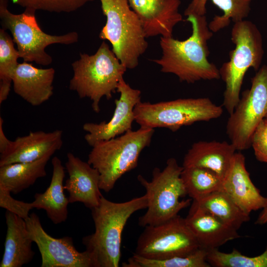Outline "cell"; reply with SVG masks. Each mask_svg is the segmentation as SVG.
I'll list each match as a JSON object with an SVG mask.
<instances>
[{
  "label": "cell",
  "instance_id": "1",
  "mask_svg": "<svg viewBox=\"0 0 267 267\" xmlns=\"http://www.w3.org/2000/svg\"><path fill=\"white\" fill-rule=\"evenodd\" d=\"M186 20L191 24V35L182 41L173 36L161 37L162 55L153 61L161 67V72L174 74L181 82L193 84L220 79L219 69L208 59V41L214 33L209 29L206 15H190Z\"/></svg>",
  "mask_w": 267,
  "mask_h": 267
},
{
  "label": "cell",
  "instance_id": "2",
  "mask_svg": "<svg viewBox=\"0 0 267 267\" xmlns=\"http://www.w3.org/2000/svg\"><path fill=\"white\" fill-rule=\"evenodd\" d=\"M147 205L146 194L123 202H112L102 196L99 204L91 209L95 231L82 239L94 267H119L122 232L127 221Z\"/></svg>",
  "mask_w": 267,
  "mask_h": 267
},
{
  "label": "cell",
  "instance_id": "3",
  "mask_svg": "<svg viewBox=\"0 0 267 267\" xmlns=\"http://www.w3.org/2000/svg\"><path fill=\"white\" fill-rule=\"evenodd\" d=\"M72 67L73 75L69 89L80 98H89L96 113L100 111L101 99L112 98L127 69L105 42L94 54L80 53V58L72 63Z\"/></svg>",
  "mask_w": 267,
  "mask_h": 267
},
{
  "label": "cell",
  "instance_id": "4",
  "mask_svg": "<svg viewBox=\"0 0 267 267\" xmlns=\"http://www.w3.org/2000/svg\"><path fill=\"white\" fill-rule=\"evenodd\" d=\"M154 133V129L140 127L91 146L87 162L99 173L101 190L109 192L123 175L137 166L139 155L149 146Z\"/></svg>",
  "mask_w": 267,
  "mask_h": 267
},
{
  "label": "cell",
  "instance_id": "5",
  "mask_svg": "<svg viewBox=\"0 0 267 267\" xmlns=\"http://www.w3.org/2000/svg\"><path fill=\"white\" fill-rule=\"evenodd\" d=\"M231 40L234 48L229 53V59L219 69L220 79L225 84L222 105L230 114L238 104L245 75L250 68L258 71L264 55L262 35L251 21L243 20L234 23Z\"/></svg>",
  "mask_w": 267,
  "mask_h": 267
},
{
  "label": "cell",
  "instance_id": "6",
  "mask_svg": "<svg viewBox=\"0 0 267 267\" xmlns=\"http://www.w3.org/2000/svg\"><path fill=\"white\" fill-rule=\"evenodd\" d=\"M183 168L175 158H170L162 170L157 167L153 170L151 180L140 175L137 176L148 200L146 212L138 219L139 226L144 227L164 222L190 205L191 199L179 200L187 195L181 178Z\"/></svg>",
  "mask_w": 267,
  "mask_h": 267
},
{
  "label": "cell",
  "instance_id": "7",
  "mask_svg": "<svg viewBox=\"0 0 267 267\" xmlns=\"http://www.w3.org/2000/svg\"><path fill=\"white\" fill-rule=\"evenodd\" d=\"M106 22L99 37L108 41L112 50L127 69L138 64L148 47L143 28L128 0H99Z\"/></svg>",
  "mask_w": 267,
  "mask_h": 267
},
{
  "label": "cell",
  "instance_id": "8",
  "mask_svg": "<svg viewBox=\"0 0 267 267\" xmlns=\"http://www.w3.org/2000/svg\"><path fill=\"white\" fill-rule=\"evenodd\" d=\"M222 106L209 97L179 98L156 103L139 101L134 109L135 122L140 127L167 128L176 132L196 122L220 117Z\"/></svg>",
  "mask_w": 267,
  "mask_h": 267
},
{
  "label": "cell",
  "instance_id": "9",
  "mask_svg": "<svg viewBox=\"0 0 267 267\" xmlns=\"http://www.w3.org/2000/svg\"><path fill=\"white\" fill-rule=\"evenodd\" d=\"M0 19L2 28L10 31L20 58L25 62L49 65L52 59L45 51L47 46L54 44L68 45L78 41L76 32L62 35L44 33L36 20L35 11L25 9L21 14H14L8 9V0H0Z\"/></svg>",
  "mask_w": 267,
  "mask_h": 267
},
{
  "label": "cell",
  "instance_id": "10",
  "mask_svg": "<svg viewBox=\"0 0 267 267\" xmlns=\"http://www.w3.org/2000/svg\"><path fill=\"white\" fill-rule=\"evenodd\" d=\"M267 115V65H263L251 79L227 121L226 132L236 150L251 146L253 134Z\"/></svg>",
  "mask_w": 267,
  "mask_h": 267
},
{
  "label": "cell",
  "instance_id": "11",
  "mask_svg": "<svg viewBox=\"0 0 267 267\" xmlns=\"http://www.w3.org/2000/svg\"><path fill=\"white\" fill-rule=\"evenodd\" d=\"M199 248L185 219L178 215L161 223L145 226L134 254L145 258L163 260L186 255Z\"/></svg>",
  "mask_w": 267,
  "mask_h": 267
},
{
  "label": "cell",
  "instance_id": "12",
  "mask_svg": "<svg viewBox=\"0 0 267 267\" xmlns=\"http://www.w3.org/2000/svg\"><path fill=\"white\" fill-rule=\"evenodd\" d=\"M31 238L39 250L42 267H94L89 254L79 252L71 237L55 238L43 228L35 213L25 220Z\"/></svg>",
  "mask_w": 267,
  "mask_h": 267
},
{
  "label": "cell",
  "instance_id": "13",
  "mask_svg": "<svg viewBox=\"0 0 267 267\" xmlns=\"http://www.w3.org/2000/svg\"><path fill=\"white\" fill-rule=\"evenodd\" d=\"M117 91L120 97L115 100V108L110 120L99 123H86L83 126L87 133L85 139L91 147L96 142L114 138L132 130L135 121L134 109L141 101V91L132 88L124 78L120 81Z\"/></svg>",
  "mask_w": 267,
  "mask_h": 267
},
{
  "label": "cell",
  "instance_id": "14",
  "mask_svg": "<svg viewBox=\"0 0 267 267\" xmlns=\"http://www.w3.org/2000/svg\"><path fill=\"white\" fill-rule=\"evenodd\" d=\"M141 24L145 37H172L175 27L182 20L180 0H128Z\"/></svg>",
  "mask_w": 267,
  "mask_h": 267
},
{
  "label": "cell",
  "instance_id": "15",
  "mask_svg": "<svg viewBox=\"0 0 267 267\" xmlns=\"http://www.w3.org/2000/svg\"><path fill=\"white\" fill-rule=\"evenodd\" d=\"M67 158L65 168L68 178L64 188L69 193V203L81 202L90 209L97 206L102 196L99 172L71 152L67 153Z\"/></svg>",
  "mask_w": 267,
  "mask_h": 267
},
{
  "label": "cell",
  "instance_id": "16",
  "mask_svg": "<svg viewBox=\"0 0 267 267\" xmlns=\"http://www.w3.org/2000/svg\"><path fill=\"white\" fill-rule=\"evenodd\" d=\"M62 145L63 132L61 130L30 132L11 141L6 152L0 156V166L36 161L47 154L53 155Z\"/></svg>",
  "mask_w": 267,
  "mask_h": 267
},
{
  "label": "cell",
  "instance_id": "17",
  "mask_svg": "<svg viewBox=\"0 0 267 267\" xmlns=\"http://www.w3.org/2000/svg\"><path fill=\"white\" fill-rule=\"evenodd\" d=\"M184 219L200 247L207 250L218 248L240 237L237 230L199 206L194 201Z\"/></svg>",
  "mask_w": 267,
  "mask_h": 267
},
{
  "label": "cell",
  "instance_id": "18",
  "mask_svg": "<svg viewBox=\"0 0 267 267\" xmlns=\"http://www.w3.org/2000/svg\"><path fill=\"white\" fill-rule=\"evenodd\" d=\"M55 70L52 68H38L24 61L19 63L13 75L15 93L33 106L47 101L53 92Z\"/></svg>",
  "mask_w": 267,
  "mask_h": 267
},
{
  "label": "cell",
  "instance_id": "19",
  "mask_svg": "<svg viewBox=\"0 0 267 267\" xmlns=\"http://www.w3.org/2000/svg\"><path fill=\"white\" fill-rule=\"evenodd\" d=\"M223 190L245 213L263 209L267 197L263 196L252 182L245 166V158L235 153L230 170L223 180Z\"/></svg>",
  "mask_w": 267,
  "mask_h": 267
},
{
  "label": "cell",
  "instance_id": "20",
  "mask_svg": "<svg viewBox=\"0 0 267 267\" xmlns=\"http://www.w3.org/2000/svg\"><path fill=\"white\" fill-rule=\"evenodd\" d=\"M236 151L230 142L225 141H199L185 154L182 167L208 169L223 180L230 170Z\"/></svg>",
  "mask_w": 267,
  "mask_h": 267
},
{
  "label": "cell",
  "instance_id": "21",
  "mask_svg": "<svg viewBox=\"0 0 267 267\" xmlns=\"http://www.w3.org/2000/svg\"><path fill=\"white\" fill-rule=\"evenodd\" d=\"M7 231L4 251L0 267H21L33 259V240L25 220L6 211L5 214Z\"/></svg>",
  "mask_w": 267,
  "mask_h": 267
},
{
  "label": "cell",
  "instance_id": "22",
  "mask_svg": "<svg viewBox=\"0 0 267 267\" xmlns=\"http://www.w3.org/2000/svg\"><path fill=\"white\" fill-rule=\"evenodd\" d=\"M51 164L52 175L50 183L44 192L35 194L32 203L34 208L44 210L51 221L57 224L67 220V206L70 203L64 193L65 168L62 162L58 157L54 156Z\"/></svg>",
  "mask_w": 267,
  "mask_h": 267
},
{
  "label": "cell",
  "instance_id": "23",
  "mask_svg": "<svg viewBox=\"0 0 267 267\" xmlns=\"http://www.w3.org/2000/svg\"><path fill=\"white\" fill-rule=\"evenodd\" d=\"M208 0L222 11V15L215 16L208 24L210 30L216 33L227 27L231 21L234 23L245 20L250 13L253 0H191L184 15H206Z\"/></svg>",
  "mask_w": 267,
  "mask_h": 267
},
{
  "label": "cell",
  "instance_id": "24",
  "mask_svg": "<svg viewBox=\"0 0 267 267\" xmlns=\"http://www.w3.org/2000/svg\"><path fill=\"white\" fill-rule=\"evenodd\" d=\"M52 154L33 162L15 163L0 166V185L15 194L46 176V165Z\"/></svg>",
  "mask_w": 267,
  "mask_h": 267
},
{
  "label": "cell",
  "instance_id": "25",
  "mask_svg": "<svg viewBox=\"0 0 267 267\" xmlns=\"http://www.w3.org/2000/svg\"><path fill=\"white\" fill-rule=\"evenodd\" d=\"M193 201L237 230L250 219V215L241 210L223 190L214 192L197 201Z\"/></svg>",
  "mask_w": 267,
  "mask_h": 267
},
{
  "label": "cell",
  "instance_id": "26",
  "mask_svg": "<svg viewBox=\"0 0 267 267\" xmlns=\"http://www.w3.org/2000/svg\"><path fill=\"white\" fill-rule=\"evenodd\" d=\"M181 178L187 195L193 200L197 201L214 192L223 190V180L207 168H183Z\"/></svg>",
  "mask_w": 267,
  "mask_h": 267
},
{
  "label": "cell",
  "instance_id": "27",
  "mask_svg": "<svg viewBox=\"0 0 267 267\" xmlns=\"http://www.w3.org/2000/svg\"><path fill=\"white\" fill-rule=\"evenodd\" d=\"M19 52L12 38L3 29H0V104L8 97L14 72L19 64Z\"/></svg>",
  "mask_w": 267,
  "mask_h": 267
},
{
  "label": "cell",
  "instance_id": "28",
  "mask_svg": "<svg viewBox=\"0 0 267 267\" xmlns=\"http://www.w3.org/2000/svg\"><path fill=\"white\" fill-rule=\"evenodd\" d=\"M207 255V250L202 248L186 255L163 260L145 258L134 254L122 265L123 267H210Z\"/></svg>",
  "mask_w": 267,
  "mask_h": 267
},
{
  "label": "cell",
  "instance_id": "29",
  "mask_svg": "<svg viewBox=\"0 0 267 267\" xmlns=\"http://www.w3.org/2000/svg\"><path fill=\"white\" fill-rule=\"evenodd\" d=\"M207 260L211 267H267V247L263 253L256 257L243 255L235 249L226 253L215 248L207 250Z\"/></svg>",
  "mask_w": 267,
  "mask_h": 267
},
{
  "label": "cell",
  "instance_id": "30",
  "mask_svg": "<svg viewBox=\"0 0 267 267\" xmlns=\"http://www.w3.org/2000/svg\"><path fill=\"white\" fill-rule=\"evenodd\" d=\"M25 9L51 12H71L93 0H11Z\"/></svg>",
  "mask_w": 267,
  "mask_h": 267
},
{
  "label": "cell",
  "instance_id": "31",
  "mask_svg": "<svg viewBox=\"0 0 267 267\" xmlns=\"http://www.w3.org/2000/svg\"><path fill=\"white\" fill-rule=\"evenodd\" d=\"M10 192L0 185V207L9 211L24 220L27 219L30 211L34 208L32 202L27 203L14 199Z\"/></svg>",
  "mask_w": 267,
  "mask_h": 267
},
{
  "label": "cell",
  "instance_id": "32",
  "mask_svg": "<svg viewBox=\"0 0 267 267\" xmlns=\"http://www.w3.org/2000/svg\"><path fill=\"white\" fill-rule=\"evenodd\" d=\"M256 159L267 163V120L263 119L255 130L251 140Z\"/></svg>",
  "mask_w": 267,
  "mask_h": 267
},
{
  "label": "cell",
  "instance_id": "33",
  "mask_svg": "<svg viewBox=\"0 0 267 267\" xmlns=\"http://www.w3.org/2000/svg\"><path fill=\"white\" fill-rule=\"evenodd\" d=\"M3 120L0 117V155L4 154L8 150L11 144V141L6 136L3 129Z\"/></svg>",
  "mask_w": 267,
  "mask_h": 267
},
{
  "label": "cell",
  "instance_id": "34",
  "mask_svg": "<svg viewBox=\"0 0 267 267\" xmlns=\"http://www.w3.org/2000/svg\"><path fill=\"white\" fill-rule=\"evenodd\" d=\"M262 209L255 222L256 224L263 225L267 223V197L266 204Z\"/></svg>",
  "mask_w": 267,
  "mask_h": 267
},
{
  "label": "cell",
  "instance_id": "35",
  "mask_svg": "<svg viewBox=\"0 0 267 267\" xmlns=\"http://www.w3.org/2000/svg\"><path fill=\"white\" fill-rule=\"evenodd\" d=\"M265 119L267 120V116H266Z\"/></svg>",
  "mask_w": 267,
  "mask_h": 267
}]
</instances>
